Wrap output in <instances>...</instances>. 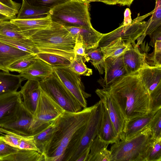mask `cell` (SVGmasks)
<instances>
[{
	"mask_svg": "<svg viewBox=\"0 0 161 161\" xmlns=\"http://www.w3.org/2000/svg\"><path fill=\"white\" fill-rule=\"evenodd\" d=\"M103 89L116 102L125 122L150 112L149 95L137 73L128 74Z\"/></svg>",
	"mask_w": 161,
	"mask_h": 161,
	"instance_id": "6da1fadb",
	"label": "cell"
},
{
	"mask_svg": "<svg viewBox=\"0 0 161 161\" xmlns=\"http://www.w3.org/2000/svg\"><path fill=\"white\" fill-rule=\"evenodd\" d=\"M95 105L75 113L64 112L55 119L56 129L43 155L45 161H63L66 148L75 132L88 121Z\"/></svg>",
	"mask_w": 161,
	"mask_h": 161,
	"instance_id": "7a4b0ae2",
	"label": "cell"
},
{
	"mask_svg": "<svg viewBox=\"0 0 161 161\" xmlns=\"http://www.w3.org/2000/svg\"><path fill=\"white\" fill-rule=\"evenodd\" d=\"M19 31L33 42L39 53L58 55L71 61L75 57V41L70 32L59 24L53 22L50 28Z\"/></svg>",
	"mask_w": 161,
	"mask_h": 161,
	"instance_id": "3957f363",
	"label": "cell"
},
{
	"mask_svg": "<svg viewBox=\"0 0 161 161\" xmlns=\"http://www.w3.org/2000/svg\"><path fill=\"white\" fill-rule=\"evenodd\" d=\"M94 105L87 122L75 132L69 141L63 161H76L85 150L90 147L98 135L102 114L103 102L100 100Z\"/></svg>",
	"mask_w": 161,
	"mask_h": 161,
	"instance_id": "277c9868",
	"label": "cell"
},
{
	"mask_svg": "<svg viewBox=\"0 0 161 161\" xmlns=\"http://www.w3.org/2000/svg\"><path fill=\"white\" fill-rule=\"evenodd\" d=\"M155 140L148 126L130 139L114 143L109 150L111 161H145Z\"/></svg>",
	"mask_w": 161,
	"mask_h": 161,
	"instance_id": "5b68a950",
	"label": "cell"
},
{
	"mask_svg": "<svg viewBox=\"0 0 161 161\" xmlns=\"http://www.w3.org/2000/svg\"><path fill=\"white\" fill-rule=\"evenodd\" d=\"M89 9V3L68 0L51 8L49 15L52 22L64 27L90 26Z\"/></svg>",
	"mask_w": 161,
	"mask_h": 161,
	"instance_id": "8992f818",
	"label": "cell"
},
{
	"mask_svg": "<svg viewBox=\"0 0 161 161\" xmlns=\"http://www.w3.org/2000/svg\"><path fill=\"white\" fill-rule=\"evenodd\" d=\"M41 89L47 93L65 111L75 113L82 107L54 73L39 81Z\"/></svg>",
	"mask_w": 161,
	"mask_h": 161,
	"instance_id": "52a82bcc",
	"label": "cell"
},
{
	"mask_svg": "<svg viewBox=\"0 0 161 161\" xmlns=\"http://www.w3.org/2000/svg\"><path fill=\"white\" fill-rule=\"evenodd\" d=\"M64 111L40 88V95L30 128L31 135L47 127Z\"/></svg>",
	"mask_w": 161,
	"mask_h": 161,
	"instance_id": "ba28073f",
	"label": "cell"
},
{
	"mask_svg": "<svg viewBox=\"0 0 161 161\" xmlns=\"http://www.w3.org/2000/svg\"><path fill=\"white\" fill-rule=\"evenodd\" d=\"M140 17L133 20L129 25L121 24L117 28L106 34H103L98 47H104L115 39L120 38L126 44L130 45L135 43L137 39L143 35L147 26L148 21H141Z\"/></svg>",
	"mask_w": 161,
	"mask_h": 161,
	"instance_id": "9c48e42d",
	"label": "cell"
},
{
	"mask_svg": "<svg viewBox=\"0 0 161 161\" xmlns=\"http://www.w3.org/2000/svg\"><path fill=\"white\" fill-rule=\"evenodd\" d=\"M53 72L75 98L82 107H87L86 98L91 94L86 92L80 75L72 71L68 66L53 67Z\"/></svg>",
	"mask_w": 161,
	"mask_h": 161,
	"instance_id": "30bf717a",
	"label": "cell"
},
{
	"mask_svg": "<svg viewBox=\"0 0 161 161\" xmlns=\"http://www.w3.org/2000/svg\"><path fill=\"white\" fill-rule=\"evenodd\" d=\"M33 117V114L25 107L22 101L13 114L0 124V127L21 135L30 136Z\"/></svg>",
	"mask_w": 161,
	"mask_h": 161,
	"instance_id": "8fae6325",
	"label": "cell"
},
{
	"mask_svg": "<svg viewBox=\"0 0 161 161\" xmlns=\"http://www.w3.org/2000/svg\"><path fill=\"white\" fill-rule=\"evenodd\" d=\"M95 92L107 110L120 141L123 140L125 120L118 104L112 96L104 89H97Z\"/></svg>",
	"mask_w": 161,
	"mask_h": 161,
	"instance_id": "7c38bea8",
	"label": "cell"
},
{
	"mask_svg": "<svg viewBox=\"0 0 161 161\" xmlns=\"http://www.w3.org/2000/svg\"><path fill=\"white\" fill-rule=\"evenodd\" d=\"M123 55L105 59L104 77L98 80L103 89L108 87L128 74L123 62Z\"/></svg>",
	"mask_w": 161,
	"mask_h": 161,
	"instance_id": "4fadbf2b",
	"label": "cell"
},
{
	"mask_svg": "<svg viewBox=\"0 0 161 161\" xmlns=\"http://www.w3.org/2000/svg\"><path fill=\"white\" fill-rule=\"evenodd\" d=\"M64 27L70 32L75 42L82 44L86 50L98 47L103 34L95 30L92 26Z\"/></svg>",
	"mask_w": 161,
	"mask_h": 161,
	"instance_id": "5bb4252c",
	"label": "cell"
},
{
	"mask_svg": "<svg viewBox=\"0 0 161 161\" xmlns=\"http://www.w3.org/2000/svg\"><path fill=\"white\" fill-rule=\"evenodd\" d=\"M129 47L123 55V62L128 74L136 73L141 69L149 65L146 61V54L142 53L136 45Z\"/></svg>",
	"mask_w": 161,
	"mask_h": 161,
	"instance_id": "9a60e30c",
	"label": "cell"
},
{
	"mask_svg": "<svg viewBox=\"0 0 161 161\" xmlns=\"http://www.w3.org/2000/svg\"><path fill=\"white\" fill-rule=\"evenodd\" d=\"M19 91L23 97V103L26 108L33 115L40 94L39 81L28 80L20 86Z\"/></svg>",
	"mask_w": 161,
	"mask_h": 161,
	"instance_id": "2e32d148",
	"label": "cell"
},
{
	"mask_svg": "<svg viewBox=\"0 0 161 161\" xmlns=\"http://www.w3.org/2000/svg\"><path fill=\"white\" fill-rule=\"evenodd\" d=\"M19 91L0 94V124L6 121L22 101Z\"/></svg>",
	"mask_w": 161,
	"mask_h": 161,
	"instance_id": "e0dca14e",
	"label": "cell"
},
{
	"mask_svg": "<svg viewBox=\"0 0 161 161\" xmlns=\"http://www.w3.org/2000/svg\"><path fill=\"white\" fill-rule=\"evenodd\" d=\"M53 67L43 61L37 58L29 67L19 73L24 79L40 81L51 75Z\"/></svg>",
	"mask_w": 161,
	"mask_h": 161,
	"instance_id": "ac0fdd59",
	"label": "cell"
},
{
	"mask_svg": "<svg viewBox=\"0 0 161 161\" xmlns=\"http://www.w3.org/2000/svg\"><path fill=\"white\" fill-rule=\"evenodd\" d=\"M137 73L149 95L161 83V66L148 65L140 69Z\"/></svg>",
	"mask_w": 161,
	"mask_h": 161,
	"instance_id": "d6986e66",
	"label": "cell"
},
{
	"mask_svg": "<svg viewBox=\"0 0 161 161\" xmlns=\"http://www.w3.org/2000/svg\"><path fill=\"white\" fill-rule=\"evenodd\" d=\"M98 136L101 140L109 144L120 141L107 110L103 103L102 114Z\"/></svg>",
	"mask_w": 161,
	"mask_h": 161,
	"instance_id": "ffe728a7",
	"label": "cell"
},
{
	"mask_svg": "<svg viewBox=\"0 0 161 161\" xmlns=\"http://www.w3.org/2000/svg\"><path fill=\"white\" fill-rule=\"evenodd\" d=\"M157 111H150L143 115L126 121L122 140L130 139L148 126Z\"/></svg>",
	"mask_w": 161,
	"mask_h": 161,
	"instance_id": "44dd1931",
	"label": "cell"
},
{
	"mask_svg": "<svg viewBox=\"0 0 161 161\" xmlns=\"http://www.w3.org/2000/svg\"><path fill=\"white\" fill-rule=\"evenodd\" d=\"M30 54L0 41V70L9 72L8 68L11 64Z\"/></svg>",
	"mask_w": 161,
	"mask_h": 161,
	"instance_id": "7402d4cb",
	"label": "cell"
},
{
	"mask_svg": "<svg viewBox=\"0 0 161 161\" xmlns=\"http://www.w3.org/2000/svg\"><path fill=\"white\" fill-rule=\"evenodd\" d=\"M109 144L97 135L91 145L87 161H111V153L107 149Z\"/></svg>",
	"mask_w": 161,
	"mask_h": 161,
	"instance_id": "603a6c76",
	"label": "cell"
},
{
	"mask_svg": "<svg viewBox=\"0 0 161 161\" xmlns=\"http://www.w3.org/2000/svg\"><path fill=\"white\" fill-rule=\"evenodd\" d=\"M10 21L15 25L18 31H20L49 28L53 25L49 15L40 19H20L15 18Z\"/></svg>",
	"mask_w": 161,
	"mask_h": 161,
	"instance_id": "cb8c5ba5",
	"label": "cell"
},
{
	"mask_svg": "<svg viewBox=\"0 0 161 161\" xmlns=\"http://www.w3.org/2000/svg\"><path fill=\"white\" fill-rule=\"evenodd\" d=\"M50 9L46 7L32 6L22 1L21 8L16 19H27L45 18L49 15Z\"/></svg>",
	"mask_w": 161,
	"mask_h": 161,
	"instance_id": "d4e9b609",
	"label": "cell"
},
{
	"mask_svg": "<svg viewBox=\"0 0 161 161\" xmlns=\"http://www.w3.org/2000/svg\"><path fill=\"white\" fill-rule=\"evenodd\" d=\"M24 79L19 75L0 71V94L17 91Z\"/></svg>",
	"mask_w": 161,
	"mask_h": 161,
	"instance_id": "484cf974",
	"label": "cell"
},
{
	"mask_svg": "<svg viewBox=\"0 0 161 161\" xmlns=\"http://www.w3.org/2000/svg\"><path fill=\"white\" fill-rule=\"evenodd\" d=\"M56 129V125L55 120L45 129L32 135L37 149V151L39 153L43 155L46 148Z\"/></svg>",
	"mask_w": 161,
	"mask_h": 161,
	"instance_id": "4316f807",
	"label": "cell"
},
{
	"mask_svg": "<svg viewBox=\"0 0 161 161\" xmlns=\"http://www.w3.org/2000/svg\"><path fill=\"white\" fill-rule=\"evenodd\" d=\"M45 161L44 156L37 151L18 149L17 152L3 158L1 161Z\"/></svg>",
	"mask_w": 161,
	"mask_h": 161,
	"instance_id": "83f0119b",
	"label": "cell"
},
{
	"mask_svg": "<svg viewBox=\"0 0 161 161\" xmlns=\"http://www.w3.org/2000/svg\"><path fill=\"white\" fill-rule=\"evenodd\" d=\"M0 41L31 54H37L39 53L33 42L29 38L16 39L0 35Z\"/></svg>",
	"mask_w": 161,
	"mask_h": 161,
	"instance_id": "f1b7e54d",
	"label": "cell"
},
{
	"mask_svg": "<svg viewBox=\"0 0 161 161\" xmlns=\"http://www.w3.org/2000/svg\"><path fill=\"white\" fill-rule=\"evenodd\" d=\"M130 45L126 44L122 39L119 38L113 41L106 46L100 48L105 59L109 57H116L123 54Z\"/></svg>",
	"mask_w": 161,
	"mask_h": 161,
	"instance_id": "f546056e",
	"label": "cell"
},
{
	"mask_svg": "<svg viewBox=\"0 0 161 161\" xmlns=\"http://www.w3.org/2000/svg\"><path fill=\"white\" fill-rule=\"evenodd\" d=\"M37 58L40 59L53 67L69 66L71 61L64 57L52 53H39Z\"/></svg>",
	"mask_w": 161,
	"mask_h": 161,
	"instance_id": "4dcf8cb0",
	"label": "cell"
},
{
	"mask_svg": "<svg viewBox=\"0 0 161 161\" xmlns=\"http://www.w3.org/2000/svg\"><path fill=\"white\" fill-rule=\"evenodd\" d=\"M86 53L91 60L92 65L98 70L100 74H103L104 72L105 59L101 48L98 47L86 50Z\"/></svg>",
	"mask_w": 161,
	"mask_h": 161,
	"instance_id": "1f68e13d",
	"label": "cell"
},
{
	"mask_svg": "<svg viewBox=\"0 0 161 161\" xmlns=\"http://www.w3.org/2000/svg\"><path fill=\"white\" fill-rule=\"evenodd\" d=\"M155 6L144 35H149L161 25V0H155Z\"/></svg>",
	"mask_w": 161,
	"mask_h": 161,
	"instance_id": "d6a6232c",
	"label": "cell"
},
{
	"mask_svg": "<svg viewBox=\"0 0 161 161\" xmlns=\"http://www.w3.org/2000/svg\"><path fill=\"white\" fill-rule=\"evenodd\" d=\"M0 35L16 39L27 38L17 30L15 25L10 20L0 21Z\"/></svg>",
	"mask_w": 161,
	"mask_h": 161,
	"instance_id": "836d02e7",
	"label": "cell"
},
{
	"mask_svg": "<svg viewBox=\"0 0 161 161\" xmlns=\"http://www.w3.org/2000/svg\"><path fill=\"white\" fill-rule=\"evenodd\" d=\"M36 59V54H30L13 63L8 66V69L9 71L19 73L33 64Z\"/></svg>",
	"mask_w": 161,
	"mask_h": 161,
	"instance_id": "e575fe53",
	"label": "cell"
},
{
	"mask_svg": "<svg viewBox=\"0 0 161 161\" xmlns=\"http://www.w3.org/2000/svg\"><path fill=\"white\" fill-rule=\"evenodd\" d=\"M68 67L75 73L80 76H89L92 74V69L88 68L82 58L77 55H75Z\"/></svg>",
	"mask_w": 161,
	"mask_h": 161,
	"instance_id": "d590c367",
	"label": "cell"
},
{
	"mask_svg": "<svg viewBox=\"0 0 161 161\" xmlns=\"http://www.w3.org/2000/svg\"><path fill=\"white\" fill-rule=\"evenodd\" d=\"M148 126L154 139L161 138V108L156 112Z\"/></svg>",
	"mask_w": 161,
	"mask_h": 161,
	"instance_id": "8d00e7d4",
	"label": "cell"
},
{
	"mask_svg": "<svg viewBox=\"0 0 161 161\" xmlns=\"http://www.w3.org/2000/svg\"><path fill=\"white\" fill-rule=\"evenodd\" d=\"M150 111H157L161 108V83L149 94Z\"/></svg>",
	"mask_w": 161,
	"mask_h": 161,
	"instance_id": "74e56055",
	"label": "cell"
},
{
	"mask_svg": "<svg viewBox=\"0 0 161 161\" xmlns=\"http://www.w3.org/2000/svg\"><path fill=\"white\" fill-rule=\"evenodd\" d=\"M161 161V138L155 140L150 147L145 161Z\"/></svg>",
	"mask_w": 161,
	"mask_h": 161,
	"instance_id": "f35d334b",
	"label": "cell"
},
{
	"mask_svg": "<svg viewBox=\"0 0 161 161\" xmlns=\"http://www.w3.org/2000/svg\"><path fill=\"white\" fill-rule=\"evenodd\" d=\"M67 0H22L32 6L46 7L50 9Z\"/></svg>",
	"mask_w": 161,
	"mask_h": 161,
	"instance_id": "ab89813d",
	"label": "cell"
},
{
	"mask_svg": "<svg viewBox=\"0 0 161 161\" xmlns=\"http://www.w3.org/2000/svg\"><path fill=\"white\" fill-rule=\"evenodd\" d=\"M18 148L37 151L33 136L23 135L19 142Z\"/></svg>",
	"mask_w": 161,
	"mask_h": 161,
	"instance_id": "60d3db41",
	"label": "cell"
},
{
	"mask_svg": "<svg viewBox=\"0 0 161 161\" xmlns=\"http://www.w3.org/2000/svg\"><path fill=\"white\" fill-rule=\"evenodd\" d=\"M19 148L12 146L0 139V161L5 157L16 153Z\"/></svg>",
	"mask_w": 161,
	"mask_h": 161,
	"instance_id": "b9f144b4",
	"label": "cell"
},
{
	"mask_svg": "<svg viewBox=\"0 0 161 161\" xmlns=\"http://www.w3.org/2000/svg\"><path fill=\"white\" fill-rule=\"evenodd\" d=\"M153 52L150 55L149 57L147 56L146 57V61H151L152 66H161V49L154 48Z\"/></svg>",
	"mask_w": 161,
	"mask_h": 161,
	"instance_id": "7bdbcfd3",
	"label": "cell"
},
{
	"mask_svg": "<svg viewBox=\"0 0 161 161\" xmlns=\"http://www.w3.org/2000/svg\"><path fill=\"white\" fill-rule=\"evenodd\" d=\"M73 51L75 55H77L81 57L85 63L88 62L90 60L86 53L85 48L81 43L75 42Z\"/></svg>",
	"mask_w": 161,
	"mask_h": 161,
	"instance_id": "ee69618b",
	"label": "cell"
},
{
	"mask_svg": "<svg viewBox=\"0 0 161 161\" xmlns=\"http://www.w3.org/2000/svg\"><path fill=\"white\" fill-rule=\"evenodd\" d=\"M18 12L0 3V14L11 19L16 18Z\"/></svg>",
	"mask_w": 161,
	"mask_h": 161,
	"instance_id": "f6af8a7d",
	"label": "cell"
},
{
	"mask_svg": "<svg viewBox=\"0 0 161 161\" xmlns=\"http://www.w3.org/2000/svg\"><path fill=\"white\" fill-rule=\"evenodd\" d=\"M151 37V41L149 45L154 47L156 41H161V27H158L151 35H149Z\"/></svg>",
	"mask_w": 161,
	"mask_h": 161,
	"instance_id": "bcb514c9",
	"label": "cell"
},
{
	"mask_svg": "<svg viewBox=\"0 0 161 161\" xmlns=\"http://www.w3.org/2000/svg\"><path fill=\"white\" fill-rule=\"evenodd\" d=\"M0 3L18 12L19 10L21 5L12 0H0Z\"/></svg>",
	"mask_w": 161,
	"mask_h": 161,
	"instance_id": "7dc6e473",
	"label": "cell"
},
{
	"mask_svg": "<svg viewBox=\"0 0 161 161\" xmlns=\"http://www.w3.org/2000/svg\"><path fill=\"white\" fill-rule=\"evenodd\" d=\"M131 13L129 8H126L124 13V19L122 24L124 25H126L130 24L133 20L131 18Z\"/></svg>",
	"mask_w": 161,
	"mask_h": 161,
	"instance_id": "c3c4849f",
	"label": "cell"
},
{
	"mask_svg": "<svg viewBox=\"0 0 161 161\" xmlns=\"http://www.w3.org/2000/svg\"><path fill=\"white\" fill-rule=\"evenodd\" d=\"M90 151V147L85 150L78 158L76 161H87Z\"/></svg>",
	"mask_w": 161,
	"mask_h": 161,
	"instance_id": "681fc988",
	"label": "cell"
},
{
	"mask_svg": "<svg viewBox=\"0 0 161 161\" xmlns=\"http://www.w3.org/2000/svg\"><path fill=\"white\" fill-rule=\"evenodd\" d=\"M134 0H118L117 4L122 6H130Z\"/></svg>",
	"mask_w": 161,
	"mask_h": 161,
	"instance_id": "f907efd6",
	"label": "cell"
},
{
	"mask_svg": "<svg viewBox=\"0 0 161 161\" xmlns=\"http://www.w3.org/2000/svg\"><path fill=\"white\" fill-rule=\"evenodd\" d=\"M102 2L107 4L114 5L117 4L118 0H102Z\"/></svg>",
	"mask_w": 161,
	"mask_h": 161,
	"instance_id": "816d5d0a",
	"label": "cell"
},
{
	"mask_svg": "<svg viewBox=\"0 0 161 161\" xmlns=\"http://www.w3.org/2000/svg\"><path fill=\"white\" fill-rule=\"evenodd\" d=\"M10 19H11L8 17L0 14V21Z\"/></svg>",
	"mask_w": 161,
	"mask_h": 161,
	"instance_id": "f5cc1de1",
	"label": "cell"
},
{
	"mask_svg": "<svg viewBox=\"0 0 161 161\" xmlns=\"http://www.w3.org/2000/svg\"><path fill=\"white\" fill-rule=\"evenodd\" d=\"M81 1H84L88 3H90V2H102V0H81Z\"/></svg>",
	"mask_w": 161,
	"mask_h": 161,
	"instance_id": "db71d44e",
	"label": "cell"
},
{
	"mask_svg": "<svg viewBox=\"0 0 161 161\" xmlns=\"http://www.w3.org/2000/svg\"><path fill=\"white\" fill-rule=\"evenodd\" d=\"M80 0V1H81V0Z\"/></svg>",
	"mask_w": 161,
	"mask_h": 161,
	"instance_id": "11a10c76",
	"label": "cell"
}]
</instances>
